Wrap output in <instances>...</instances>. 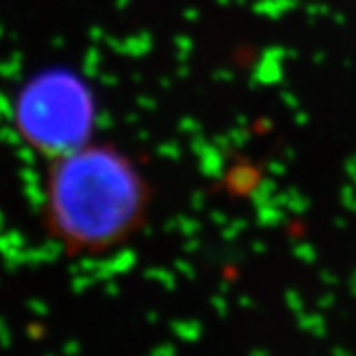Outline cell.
<instances>
[{
    "label": "cell",
    "mask_w": 356,
    "mask_h": 356,
    "mask_svg": "<svg viewBox=\"0 0 356 356\" xmlns=\"http://www.w3.org/2000/svg\"><path fill=\"white\" fill-rule=\"evenodd\" d=\"M14 119L32 149L56 159L89 143L95 103L88 86L72 72H42L20 91Z\"/></svg>",
    "instance_id": "cell-2"
},
{
    "label": "cell",
    "mask_w": 356,
    "mask_h": 356,
    "mask_svg": "<svg viewBox=\"0 0 356 356\" xmlns=\"http://www.w3.org/2000/svg\"><path fill=\"white\" fill-rule=\"evenodd\" d=\"M151 202L147 178L111 145L86 143L54 159L44 214L51 236L76 254L111 250L143 226Z\"/></svg>",
    "instance_id": "cell-1"
}]
</instances>
